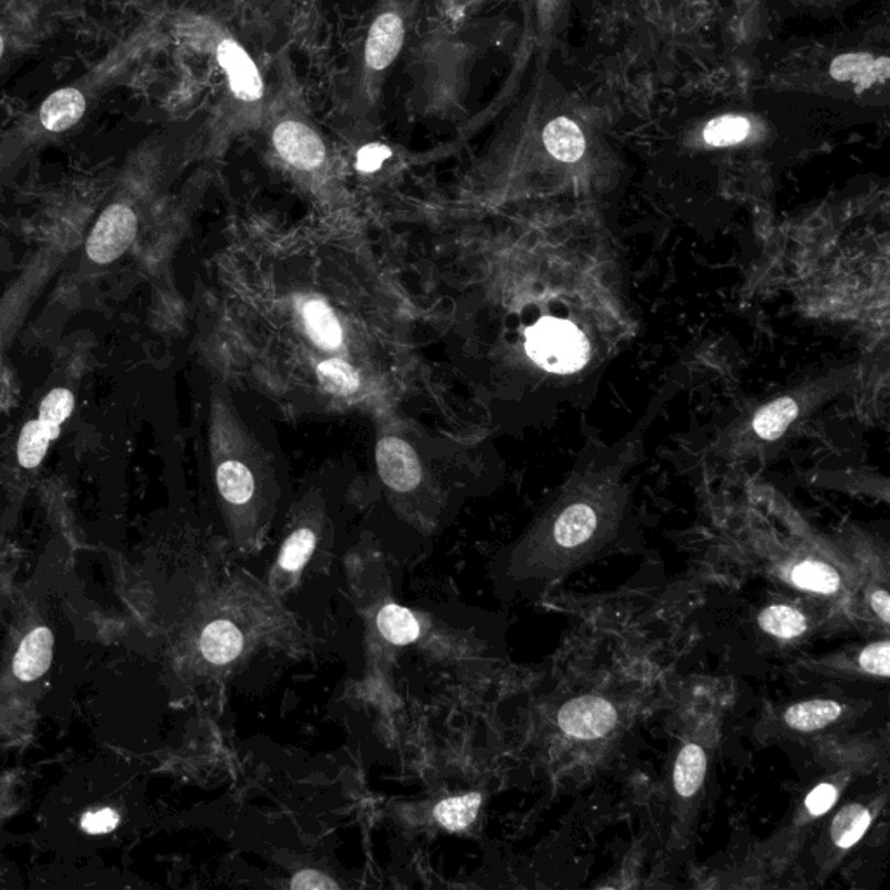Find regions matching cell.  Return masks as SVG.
<instances>
[{
    "mask_svg": "<svg viewBox=\"0 0 890 890\" xmlns=\"http://www.w3.org/2000/svg\"><path fill=\"white\" fill-rule=\"evenodd\" d=\"M63 260V252L56 246L44 249L33 258L11 287L0 296V355L11 345L29 312L44 293L47 282L53 279Z\"/></svg>",
    "mask_w": 890,
    "mask_h": 890,
    "instance_id": "cell-1",
    "label": "cell"
},
{
    "mask_svg": "<svg viewBox=\"0 0 890 890\" xmlns=\"http://www.w3.org/2000/svg\"><path fill=\"white\" fill-rule=\"evenodd\" d=\"M528 354L546 371L574 372L588 360L585 334L561 318H541L528 330Z\"/></svg>",
    "mask_w": 890,
    "mask_h": 890,
    "instance_id": "cell-2",
    "label": "cell"
},
{
    "mask_svg": "<svg viewBox=\"0 0 890 890\" xmlns=\"http://www.w3.org/2000/svg\"><path fill=\"white\" fill-rule=\"evenodd\" d=\"M93 84V83H91ZM66 86L47 96L37 113L30 117L26 128L21 129L20 140L58 137L79 124L89 107L93 86Z\"/></svg>",
    "mask_w": 890,
    "mask_h": 890,
    "instance_id": "cell-3",
    "label": "cell"
},
{
    "mask_svg": "<svg viewBox=\"0 0 890 890\" xmlns=\"http://www.w3.org/2000/svg\"><path fill=\"white\" fill-rule=\"evenodd\" d=\"M138 216L128 204H111L99 215L87 237L86 254L93 263L110 264L137 239Z\"/></svg>",
    "mask_w": 890,
    "mask_h": 890,
    "instance_id": "cell-4",
    "label": "cell"
},
{
    "mask_svg": "<svg viewBox=\"0 0 890 890\" xmlns=\"http://www.w3.org/2000/svg\"><path fill=\"white\" fill-rule=\"evenodd\" d=\"M618 721L615 706L597 696H583L571 701L558 714V726L577 739L603 738L615 729Z\"/></svg>",
    "mask_w": 890,
    "mask_h": 890,
    "instance_id": "cell-5",
    "label": "cell"
},
{
    "mask_svg": "<svg viewBox=\"0 0 890 890\" xmlns=\"http://www.w3.org/2000/svg\"><path fill=\"white\" fill-rule=\"evenodd\" d=\"M273 146L296 170H318L326 162V144L314 129L300 120H284L273 131Z\"/></svg>",
    "mask_w": 890,
    "mask_h": 890,
    "instance_id": "cell-6",
    "label": "cell"
},
{
    "mask_svg": "<svg viewBox=\"0 0 890 890\" xmlns=\"http://www.w3.org/2000/svg\"><path fill=\"white\" fill-rule=\"evenodd\" d=\"M219 66L227 75L228 84L236 98L246 101H256L263 96V79H261L258 66L252 62L248 51L239 46V42L234 39H225L219 42L218 51Z\"/></svg>",
    "mask_w": 890,
    "mask_h": 890,
    "instance_id": "cell-7",
    "label": "cell"
},
{
    "mask_svg": "<svg viewBox=\"0 0 890 890\" xmlns=\"http://www.w3.org/2000/svg\"><path fill=\"white\" fill-rule=\"evenodd\" d=\"M378 465L388 486L408 492L420 484L421 466L416 453L400 438H384L378 445Z\"/></svg>",
    "mask_w": 890,
    "mask_h": 890,
    "instance_id": "cell-8",
    "label": "cell"
},
{
    "mask_svg": "<svg viewBox=\"0 0 890 890\" xmlns=\"http://www.w3.org/2000/svg\"><path fill=\"white\" fill-rule=\"evenodd\" d=\"M405 26L399 14L383 13L376 18L366 41V63L371 70H384L395 62L404 46Z\"/></svg>",
    "mask_w": 890,
    "mask_h": 890,
    "instance_id": "cell-9",
    "label": "cell"
},
{
    "mask_svg": "<svg viewBox=\"0 0 890 890\" xmlns=\"http://www.w3.org/2000/svg\"><path fill=\"white\" fill-rule=\"evenodd\" d=\"M216 486L223 501L231 508H243L251 503L256 496V474L242 458L221 459L216 466Z\"/></svg>",
    "mask_w": 890,
    "mask_h": 890,
    "instance_id": "cell-10",
    "label": "cell"
},
{
    "mask_svg": "<svg viewBox=\"0 0 890 890\" xmlns=\"http://www.w3.org/2000/svg\"><path fill=\"white\" fill-rule=\"evenodd\" d=\"M54 636L46 627H39L25 637L13 661L14 675L21 682H33L50 670L53 661Z\"/></svg>",
    "mask_w": 890,
    "mask_h": 890,
    "instance_id": "cell-11",
    "label": "cell"
},
{
    "mask_svg": "<svg viewBox=\"0 0 890 890\" xmlns=\"http://www.w3.org/2000/svg\"><path fill=\"white\" fill-rule=\"evenodd\" d=\"M829 74L838 83L858 84V89H866L871 84L886 83L889 79V58H873L868 53L842 54L833 59Z\"/></svg>",
    "mask_w": 890,
    "mask_h": 890,
    "instance_id": "cell-12",
    "label": "cell"
},
{
    "mask_svg": "<svg viewBox=\"0 0 890 890\" xmlns=\"http://www.w3.org/2000/svg\"><path fill=\"white\" fill-rule=\"evenodd\" d=\"M243 649L242 631L234 622L218 619L207 625L200 637V652L207 663L225 666L239 658Z\"/></svg>",
    "mask_w": 890,
    "mask_h": 890,
    "instance_id": "cell-13",
    "label": "cell"
},
{
    "mask_svg": "<svg viewBox=\"0 0 890 890\" xmlns=\"http://www.w3.org/2000/svg\"><path fill=\"white\" fill-rule=\"evenodd\" d=\"M302 318L306 333L318 348L338 351L343 345V329L338 317L322 300H308L302 305Z\"/></svg>",
    "mask_w": 890,
    "mask_h": 890,
    "instance_id": "cell-14",
    "label": "cell"
},
{
    "mask_svg": "<svg viewBox=\"0 0 890 890\" xmlns=\"http://www.w3.org/2000/svg\"><path fill=\"white\" fill-rule=\"evenodd\" d=\"M844 714V706L837 701L812 699L790 706L784 714V721L790 729L799 732L825 729L832 726Z\"/></svg>",
    "mask_w": 890,
    "mask_h": 890,
    "instance_id": "cell-15",
    "label": "cell"
},
{
    "mask_svg": "<svg viewBox=\"0 0 890 890\" xmlns=\"http://www.w3.org/2000/svg\"><path fill=\"white\" fill-rule=\"evenodd\" d=\"M706 771H708L706 751L696 742L685 745L676 757L675 771H673L676 793L682 799L696 796L705 783Z\"/></svg>",
    "mask_w": 890,
    "mask_h": 890,
    "instance_id": "cell-16",
    "label": "cell"
},
{
    "mask_svg": "<svg viewBox=\"0 0 890 890\" xmlns=\"http://www.w3.org/2000/svg\"><path fill=\"white\" fill-rule=\"evenodd\" d=\"M544 146L556 161L576 162L586 150L585 137L576 122L567 117L552 120L543 131Z\"/></svg>",
    "mask_w": 890,
    "mask_h": 890,
    "instance_id": "cell-17",
    "label": "cell"
},
{
    "mask_svg": "<svg viewBox=\"0 0 890 890\" xmlns=\"http://www.w3.org/2000/svg\"><path fill=\"white\" fill-rule=\"evenodd\" d=\"M376 625L384 640L399 648L414 643L421 637V625L413 610L405 609L399 604H387L378 612Z\"/></svg>",
    "mask_w": 890,
    "mask_h": 890,
    "instance_id": "cell-18",
    "label": "cell"
},
{
    "mask_svg": "<svg viewBox=\"0 0 890 890\" xmlns=\"http://www.w3.org/2000/svg\"><path fill=\"white\" fill-rule=\"evenodd\" d=\"M788 577L796 588L812 594L833 595L842 588L840 574L825 562L804 561L793 564L788 571Z\"/></svg>",
    "mask_w": 890,
    "mask_h": 890,
    "instance_id": "cell-19",
    "label": "cell"
},
{
    "mask_svg": "<svg viewBox=\"0 0 890 890\" xmlns=\"http://www.w3.org/2000/svg\"><path fill=\"white\" fill-rule=\"evenodd\" d=\"M760 628L779 640H795L804 636L808 628L802 610L786 604H774L760 612Z\"/></svg>",
    "mask_w": 890,
    "mask_h": 890,
    "instance_id": "cell-20",
    "label": "cell"
},
{
    "mask_svg": "<svg viewBox=\"0 0 890 890\" xmlns=\"http://www.w3.org/2000/svg\"><path fill=\"white\" fill-rule=\"evenodd\" d=\"M870 825L871 812L865 805H845L833 820L829 835L838 849H850L865 837Z\"/></svg>",
    "mask_w": 890,
    "mask_h": 890,
    "instance_id": "cell-21",
    "label": "cell"
},
{
    "mask_svg": "<svg viewBox=\"0 0 890 890\" xmlns=\"http://www.w3.org/2000/svg\"><path fill=\"white\" fill-rule=\"evenodd\" d=\"M480 805H482L480 793L449 796L437 804L433 816L437 820L438 825L447 832H462L474 823Z\"/></svg>",
    "mask_w": 890,
    "mask_h": 890,
    "instance_id": "cell-22",
    "label": "cell"
},
{
    "mask_svg": "<svg viewBox=\"0 0 890 890\" xmlns=\"http://www.w3.org/2000/svg\"><path fill=\"white\" fill-rule=\"evenodd\" d=\"M799 414V405L790 397L774 400L771 404L760 409L753 420V428L763 441H775L786 432Z\"/></svg>",
    "mask_w": 890,
    "mask_h": 890,
    "instance_id": "cell-23",
    "label": "cell"
},
{
    "mask_svg": "<svg viewBox=\"0 0 890 890\" xmlns=\"http://www.w3.org/2000/svg\"><path fill=\"white\" fill-rule=\"evenodd\" d=\"M51 433L47 432L46 426L42 425L41 421L30 420L25 423L20 433V441H18V462L26 470L37 468L44 459H46L47 451H50Z\"/></svg>",
    "mask_w": 890,
    "mask_h": 890,
    "instance_id": "cell-24",
    "label": "cell"
},
{
    "mask_svg": "<svg viewBox=\"0 0 890 890\" xmlns=\"http://www.w3.org/2000/svg\"><path fill=\"white\" fill-rule=\"evenodd\" d=\"M315 544L317 536L312 529H297L285 540L279 553L276 569L284 574L302 573L303 567L308 564L310 556L314 555Z\"/></svg>",
    "mask_w": 890,
    "mask_h": 890,
    "instance_id": "cell-25",
    "label": "cell"
},
{
    "mask_svg": "<svg viewBox=\"0 0 890 890\" xmlns=\"http://www.w3.org/2000/svg\"><path fill=\"white\" fill-rule=\"evenodd\" d=\"M74 405L75 397L68 388H54L42 399L37 420L46 426L54 441L59 437L65 421L74 413Z\"/></svg>",
    "mask_w": 890,
    "mask_h": 890,
    "instance_id": "cell-26",
    "label": "cell"
},
{
    "mask_svg": "<svg viewBox=\"0 0 890 890\" xmlns=\"http://www.w3.org/2000/svg\"><path fill=\"white\" fill-rule=\"evenodd\" d=\"M321 383L336 395H354L360 388L359 372L341 359H329L317 367Z\"/></svg>",
    "mask_w": 890,
    "mask_h": 890,
    "instance_id": "cell-27",
    "label": "cell"
},
{
    "mask_svg": "<svg viewBox=\"0 0 890 890\" xmlns=\"http://www.w3.org/2000/svg\"><path fill=\"white\" fill-rule=\"evenodd\" d=\"M750 134V122L745 117L724 116L712 120L705 128L706 143L714 146H730L741 143Z\"/></svg>",
    "mask_w": 890,
    "mask_h": 890,
    "instance_id": "cell-28",
    "label": "cell"
},
{
    "mask_svg": "<svg viewBox=\"0 0 890 890\" xmlns=\"http://www.w3.org/2000/svg\"><path fill=\"white\" fill-rule=\"evenodd\" d=\"M889 640L866 645L858 654V670L862 675L875 676V679H889Z\"/></svg>",
    "mask_w": 890,
    "mask_h": 890,
    "instance_id": "cell-29",
    "label": "cell"
},
{
    "mask_svg": "<svg viewBox=\"0 0 890 890\" xmlns=\"http://www.w3.org/2000/svg\"><path fill=\"white\" fill-rule=\"evenodd\" d=\"M838 795H840V793H838L837 784H817V786L808 793L807 799H805V808H807L812 817L823 816V814H826V812L835 805Z\"/></svg>",
    "mask_w": 890,
    "mask_h": 890,
    "instance_id": "cell-30",
    "label": "cell"
},
{
    "mask_svg": "<svg viewBox=\"0 0 890 890\" xmlns=\"http://www.w3.org/2000/svg\"><path fill=\"white\" fill-rule=\"evenodd\" d=\"M120 817L113 808H99L96 812H87L83 817V828L91 835H104L113 832L119 826Z\"/></svg>",
    "mask_w": 890,
    "mask_h": 890,
    "instance_id": "cell-31",
    "label": "cell"
},
{
    "mask_svg": "<svg viewBox=\"0 0 890 890\" xmlns=\"http://www.w3.org/2000/svg\"><path fill=\"white\" fill-rule=\"evenodd\" d=\"M392 150L388 149L387 144L371 143L360 149L357 155V170L360 173H375L380 170L383 162L390 159Z\"/></svg>",
    "mask_w": 890,
    "mask_h": 890,
    "instance_id": "cell-32",
    "label": "cell"
},
{
    "mask_svg": "<svg viewBox=\"0 0 890 890\" xmlns=\"http://www.w3.org/2000/svg\"><path fill=\"white\" fill-rule=\"evenodd\" d=\"M291 887L293 889H338V883L333 882L326 875L321 873V871L314 870H306L302 871V873L294 875L293 882H291Z\"/></svg>",
    "mask_w": 890,
    "mask_h": 890,
    "instance_id": "cell-33",
    "label": "cell"
},
{
    "mask_svg": "<svg viewBox=\"0 0 890 890\" xmlns=\"http://www.w3.org/2000/svg\"><path fill=\"white\" fill-rule=\"evenodd\" d=\"M870 606L877 618L882 621L883 627L889 625V594L886 588H877L871 591Z\"/></svg>",
    "mask_w": 890,
    "mask_h": 890,
    "instance_id": "cell-34",
    "label": "cell"
},
{
    "mask_svg": "<svg viewBox=\"0 0 890 890\" xmlns=\"http://www.w3.org/2000/svg\"><path fill=\"white\" fill-rule=\"evenodd\" d=\"M4 51H6L4 35L0 33V59H2V56H4Z\"/></svg>",
    "mask_w": 890,
    "mask_h": 890,
    "instance_id": "cell-35",
    "label": "cell"
}]
</instances>
